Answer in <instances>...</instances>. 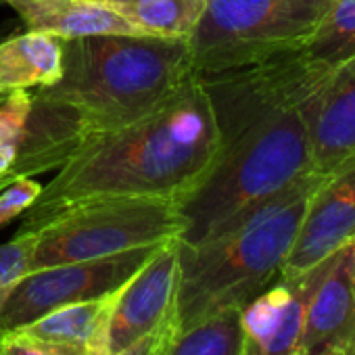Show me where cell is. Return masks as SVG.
Returning a JSON list of instances; mask_svg holds the SVG:
<instances>
[{"instance_id": "cell-1", "label": "cell", "mask_w": 355, "mask_h": 355, "mask_svg": "<svg viewBox=\"0 0 355 355\" xmlns=\"http://www.w3.org/2000/svg\"><path fill=\"white\" fill-rule=\"evenodd\" d=\"M330 71L301 51L199 78L220 146L197 189L180 203L182 243H201L313 171L311 119Z\"/></svg>"}, {"instance_id": "cell-2", "label": "cell", "mask_w": 355, "mask_h": 355, "mask_svg": "<svg viewBox=\"0 0 355 355\" xmlns=\"http://www.w3.org/2000/svg\"><path fill=\"white\" fill-rule=\"evenodd\" d=\"M218 146L216 113L195 76L148 115L88 136L24 214L19 230L32 232L92 199L165 197L180 203L211 169Z\"/></svg>"}, {"instance_id": "cell-3", "label": "cell", "mask_w": 355, "mask_h": 355, "mask_svg": "<svg viewBox=\"0 0 355 355\" xmlns=\"http://www.w3.org/2000/svg\"><path fill=\"white\" fill-rule=\"evenodd\" d=\"M320 175H301L284 193L201 243L178 239L180 330L224 309H243L278 280Z\"/></svg>"}, {"instance_id": "cell-4", "label": "cell", "mask_w": 355, "mask_h": 355, "mask_svg": "<svg viewBox=\"0 0 355 355\" xmlns=\"http://www.w3.org/2000/svg\"><path fill=\"white\" fill-rule=\"evenodd\" d=\"M191 78L184 38L105 34L63 40L61 80L34 94L71 107L94 136L148 115Z\"/></svg>"}, {"instance_id": "cell-5", "label": "cell", "mask_w": 355, "mask_h": 355, "mask_svg": "<svg viewBox=\"0 0 355 355\" xmlns=\"http://www.w3.org/2000/svg\"><path fill=\"white\" fill-rule=\"evenodd\" d=\"M334 0H207L187 38L197 78L303 51Z\"/></svg>"}, {"instance_id": "cell-6", "label": "cell", "mask_w": 355, "mask_h": 355, "mask_svg": "<svg viewBox=\"0 0 355 355\" xmlns=\"http://www.w3.org/2000/svg\"><path fill=\"white\" fill-rule=\"evenodd\" d=\"M32 232L38 270L159 247L182 236L184 218L175 199L105 197L71 205Z\"/></svg>"}, {"instance_id": "cell-7", "label": "cell", "mask_w": 355, "mask_h": 355, "mask_svg": "<svg viewBox=\"0 0 355 355\" xmlns=\"http://www.w3.org/2000/svg\"><path fill=\"white\" fill-rule=\"evenodd\" d=\"M155 251L157 247H142L111 257L32 270L13 286L0 309V332L24 328L59 307L121 288Z\"/></svg>"}, {"instance_id": "cell-8", "label": "cell", "mask_w": 355, "mask_h": 355, "mask_svg": "<svg viewBox=\"0 0 355 355\" xmlns=\"http://www.w3.org/2000/svg\"><path fill=\"white\" fill-rule=\"evenodd\" d=\"M355 241V153L320 175L280 276H297Z\"/></svg>"}, {"instance_id": "cell-9", "label": "cell", "mask_w": 355, "mask_h": 355, "mask_svg": "<svg viewBox=\"0 0 355 355\" xmlns=\"http://www.w3.org/2000/svg\"><path fill=\"white\" fill-rule=\"evenodd\" d=\"M326 263L280 276L241 309L243 355H299L307 301Z\"/></svg>"}, {"instance_id": "cell-10", "label": "cell", "mask_w": 355, "mask_h": 355, "mask_svg": "<svg viewBox=\"0 0 355 355\" xmlns=\"http://www.w3.org/2000/svg\"><path fill=\"white\" fill-rule=\"evenodd\" d=\"M34 103L24 128L0 142V191L19 178H34L61 167L88 138L71 107L40 98Z\"/></svg>"}, {"instance_id": "cell-11", "label": "cell", "mask_w": 355, "mask_h": 355, "mask_svg": "<svg viewBox=\"0 0 355 355\" xmlns=\"http://www.w3.org/2000/svg\"><path fill=\"white\" fill-rule=\"evenodd\" d=\"M178 239L163 243L148 261L119 288L109 324V355L153 332L175 309Z\"/></svg>"}, {"instance_id": "cell-12", "label": "cell", "mask_w": 355, "mask_h": 355, "mask_svg": "<svg viewBox=\"0 0 355 355\" xmlns=\"http://www.w3.org/2000/svg\"><path fill=\"white\" fill-rule=\"evenodd\" d=\"M355 340V241L328 257L307 301L299 355H343Z\"/></svg>"}, {"instance_id": "cell-13", "label": "cell", "mask_w": 355, "mask_h": 355, "mask_svg": "<svg viewBox=\"0 0 355 355\" xmlns=\"http://www.w3.org/2000/svg\"><path fill=\"white\" fill-rule=\"evenodd\" d=\"M355 153V59L330 71L311 119L313 171L326 173Z\"/></svg>"}, {"instance_id": "cell-14", "label": "cell", "mask_w": 355, "mask_h": 355, "mask_svg": "<svg viewBox=\"0 0 355 355\" xmlns=\"http://www.w3.org/2000/svg\"><path fill=\"white\" fill-rule=\"evenodd\" d=\"M119 288L59 307L19 328L61 355H109V324Z\"/></svg>"}, {"instance_id": "cell-15", "label": "cell", "mask_w": 355, "mask_h": 355, "mask_svg": "<svg viewBox=\"0 0 355 355\" xmlns=\"http://www.w3.org/2000/svg\"><path fill=\"white\" fill-rule=\"evenodd\" d=\"M0 3L19 15L28 32L49 34L59 40L105 34L148 36L94 0H0Z\"/></svg>"}, {"instance_id": "cell-16", "label": "cell", "mask_w": 355, "mask_h": 355, "mask_svg": "<svg viewBox=\"0 0 355 355\" xmlns=\"http://www.w3.org/2000/svg\"><path fill=\"white\" fill-rule=\"evenodd\" d=\"M63 76V40L28 32L0 42V101L53 86Z\"/></svg>"}, {"instance_id": "cell-17", "label": "cell", "mask_w": 355, "mask_h": 355, "mask_svg": "<svg viewBox=\"0 0 355 355\" xmlns=\"http://www.w3.org/2000/svg\"><path fill=\"white\" fill-rule=\"evenodd\" d=\"M148 36L189 38L207 0H94Z\"/></svg>"}, {"instance_id": "cell-18", "label": "cell", "mask_w": 355, "mask_h": 355, "mask_svg": "<svg viewBox=\"0 0 355 355\" xmlns=\"http://www.w3.org/2000/svg\"><path fill=\"white\" fill-rule=\"evenodd\" d=\"M167 355H243L241 309H224L180 330Z\"/></svg>"}, {"instance_id": "cell-19", "label": "cell", "mask_w": 355, "mask_h": 355, "mask_svg": "<svg viewBox=\"0 0 355 355\" xmlns=\"http://www.w3.org/2000/svg\"><path fill=\"white\" fill-rule=\"evenodd\" d=\"M301 53L328 71L355 59V0H334L320 30Z\"/></svg>"}, {"instance_id": "cell-20", "label": "cell", "mask_w": 355, "mask_h": 355, "mask_svg": "<svg viewBox=\"0 0 355 355\" xmlns=\"http://www.w3.org/2000/svg\"><path fill=\"white\" fill-rule=\"evenodd\" d=\"M36 232H21L0 245V309H3L13 286L34 270Z\"/></svg>"}, {"instance_id": "cell-21", "label": "cell", "mask_w": 355, "mask_h": 355, "mask_svg": "<svg viewBox=\"0 0 355 355\" xmlns=\"http://www.w3.org/2000/svg\"><path fill=\"white\" fill-rule=\"evenodd\" d=\"M42 184L34 178H19L0 191V228L24 216L42 193Z\"/></svg>"}, {"instance_id": "cell-22", "label": "cell", "mask_w": 355, "mask_h": 355, "mask_svg": "<svg viewBox=\"0 0 355 355\" xmlns=\"http://www.w3.org/2000/svg\"><path fill=\"white\" fill-rule=\"evenodd\" d=\"M178 332H180V320H178V309H173L163 318V322L153 332L138 338L134 345L115 355H167Z\"/></svg>"}, {"instance_id": "cell-23", "label": "cell", "mask_w": 355, "mask_h": 355, "mask_svg": "<svg viewBox=\"0 0 355 355\" xmlns=\"http://www.w3.org/2000/svg\"><path fill=\"white\" fill-rule=\"evenodd\" d=\"M32 103H34V96L28 90L9 94L0 101V142L11 138L24 128L32 111Z\"/></svg>"}, {"instance_id": "cell-24", "label": "cell", "mask_w": 355, "mask_h": 355, "mask_svg": "<svg viewBox=\"0 0 355 355\" xmlns=\"http://www.w3.org/2000/svg\"><path fill=\"white\" fill-rule=\"evenodd\" d=\"M0 355H61V353L17 328V330L0 332Z\"/></svg>"}, {"instance_id": "cell-25", "label": "cell", "mask_w": 355, "mask_h": 355, "mask_svg": "<svg viewBox=\"0 0 355 355\" xmlns=\"http://www.w3.org/2000/svg\"><path fill=\"white\" fill-rule=\"evenodd\" d=\"M343 355H355V340H353V343H351V345L347 347V351H345Z\"/></svg>"}]
</instances>
